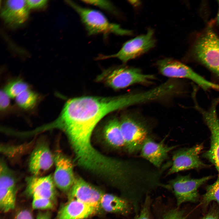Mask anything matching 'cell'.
Segmentation results:
<instances>
[{
	"label": "cell",
	"mask_w": 219,
	"mask_h": 219,
	"mask_svg": "<svg viewBox=\"0 0 219 219\" xmlns=\"http://www.w3.org/2000/svg\"><path fill=\"white\" fill-rule=\"evenodd\" d=\"M136 103V97L132 93L114 97L74 98L66 102L57 118L46 124L45 128L47 130L58 129L63 131L78 163L92 164L101 156L91 142L92 135L97 124L107 114L135 105Z\"/></svg>",
	"instance_id": "obj_1"
},
{
	"label": "cell",
	"mask_w": 219,
	"mask_h": 219,
	"mask_svg": "<svg viewBox=\"0 0 219 219\" xmlns=\"http://www.w3.org/2000/svg\"><path fill=\"white\" fill-rule=\"evenodd\" d=\"M155 78L153 75L144 74L138 68L119 66L104 70L96 80L114 89L119 90L136 84L150 83Z\"/></svg>",
	"instance_id": "obj_2"
},
{
	"label": "cell",
	"mask_w": 219,
	"mask_h": 219,
	"mask_svg": "<svg viewBox=\"0 0 219 219\" xmlns=\"http://www.w3.org/2000/svg\"><path fill=\"white\" fill-rule=\"evenodd\" d=\"M67 3L78 15L89 35L111 33L121 36L132 34L131 31L123 29L119 25L110 22L99 11L83 7L72 1H68Z\"/></svg>",
	"instance_id": "obj_3"
},
{
	"label": "cell",
	"mask_w": 219,
	"mask_h": 219,
	"mask_svg": "<svg viewBox=\"0 0 219 219\" xmlns=\"http://www.w3.org/2000/svg\"><path fill=\"white\" fill-rule=\"evenodd\" d=\"M197 61L211 74V82L219 85V37L208 30L197 40L193 48Z\"/></svg>",
	"instance_id": "obj_4"
},
{
	"label": "cell",
	"mask_w": 219,
	"mask_h": 219,
	"mask_svg": "<svg viewBox=\"0 0 219 219\" xmlns=\"http://www.w3.org/2000/svg\"><path fill=\"white\" fill-rule=\"evenodd\" d=\"M125 146L129 153L140 151L146 139L149 136V126L138 114L131 112L123 114L120 120Z\"/></svg>",
	"instance_id": "obj_5"
},
{
	"label": "cell",
	"mask_w": 219,
	"mask_h": 219,
	"mask_svg": "<svg viewBox=\"0 0 219 219\" xmlns=\"http://www.w3.org/2000/svg\"><path fill=\"white\" fill-rule=\"evenodd\" d=\"M163 75L173 78H182L193 81L204 91L211 89L219 91V85L209 81L183 63L171 58H165L157 62Z\"/></svg>",
	"instance_id": "obj_6"
},
{
	"label": "cell",
	"mask_w": 219,
	"mask_h": 219,
	"mask_svg": "<svg viewBox=\"0 0 219 219\" xmlns=\"http://www.w3.org/2000/svg\"><path fill=\"white\" fill-rule=\"evenodd\" d=\"M219 103V97L214 99L209 108L205 109L202 107L197 101L193 103V107L202 115L209 128L211 134L210 145L208 150L203 154L215 167L218 172L219 178V119L217 113V106Z\"/></svg>",
	"instance_id": "obj_7"
},
{
	"label": "cell",
	"mask_w": 219,
	"mask_h": 219,
	"mask_svg": "<svg viewBox=\"0 0 219 219\" xmlns=\"http://www.w3.org/2000/svg\"><path fill=\"white\" fill-rule=\"evenodd\" d=\"M212 178V176H208L194 179L189 175H178L164 183L162 188L173 193L179 207L185 203L197 202L199 198L198 189Z\"/></svg>",
	"instance_id": "obj_8"
},
{
	"label": "cell",
	"mask_w": 219,
	"mask_h": 219,
	"mask_svg": "<svg viewBox=\"0 0 219 219\" xmlns=\"http://www.w3.org/2000/svg\"><path fill=\"white\" fill-rule=\"evenodd\" d=\"M154 32L149 29L146 34L137 36L125 43L117 53L109 55H101L97 60L116 58L125 63L137 57L153 48L155 44Z\"/></svg>",
	"instance_id": "obj_9"
},
{
	"label": "cell",
	"mask_w": 219,
	"mask_h": 219,
	"mask_svg": "<svg viewBox=\"0 0 219 219\" xmlns=\"http://www.w3.org/2000/svg\"><path fill=\"white\" fill-rule=\"evenodd\" d=\"M203 149L202 144L191 148H181L174 151L172 164L167 175L207 166L200 159L199 155Z\"/></svg>",
	"instance_id": "obj_10"
},
{
	"label": "cell",
	"mask_w": 219,
	"mask_h": 219,
	"mask_svg": "<svg viewBox=\"0 0 219 219\" xmlns=\"http://www.w3.org/2000/svg\"><path fill=\"white\" fill-rule=\"evenodd\" d=\"M55 169L53 180L56 187L61 191L68 193L76 178L74 173V166L71 160L61 151L54 154Z\"/></svg>",
	"instance_id": "obj_11"
},
{
	"label": "cell",
	"mask_w": 219,
	"mask_h": 219,
	"mask_svg": "<svg viewBox=\"0 0 219 219\" xmlns=\"http://www.w3.org/2000/svg\"><path fill=\"white\" fill-rule=\"evenodd\" d=\"M103 193L100 191L80 178H76L68 193V200H76L94 207L98 210Z\"/></svg>",
	"instance_id": "obj_12"
},
{
	"label": "cell",
	"mask_w": 219,
	"mask_h": 219,
	"mask_svg": "<svg viewBox=\"0 0 219 219\" xmlns=\"http://www.w3.org/2000/svg\"><path fill=\"white\" fill-rule=\"evenodd\" d=\"M26 192L31 196H37L49 199L55 203L56 186L53 176H40L32 175L26 178Z\"/></svg>",
	"instance_id": "obj_13"
},
{
	"label": "cell",
	"mask_w": 219,
	"mask_h": 219,
	"mask_svg": "<svg viewBox=\"0 0 219 219\" xmlns=\"http://www.w3.org/2000/svg\"><path fill=\"white\" fill-rule=\"evenodd\" d=\"M29 9L26 0H7L3 6L1 15L6 24L15 28L27 21L29 16Z\"/></svg>",
	"instance_id": "obj_14"
},
{
	"label": "cell",
	"mask_w": 219,
	"mask_h": 219,
	"mask_svg": "<svg viewBox=\"0 0 219 219\" xmlns=\"http://www.w3.org/2000/svg\"><path fill=\"white\" fill-rule=\"evenodd\" d=\"M165 138L159 143L155 142L150 136L144 141L140 150V156L154 167L160 168L168 157L169 153L177 146H168L164 143Z\"/></svg>",
	"instance_id": "obj_15"
},
{
	"label": "cell",
	"mask_w": 219,
	"mask_h": 219,
	"mask_svg": "<svg viewBox=\"0 0 219 219\" xmlns=\"http://www.w3.org/2000/svg\"><path fill=\"white\" fill-rule=\"evenodd\" d=\"M54 164V155L46 144H38L32 151L29 162V171L33 176H39Z\"/></svg>",
	"instance_id": "obj_16"
},
{
	"label": "cell",
	"mask_w": 219,
	"mask_h": 219,
	"mask_svg": "<svg viewBox=\"0 0 219 219\" xmlns=\"http://www.w3.org/2000/svg\"><path fill=\"white\" fill-rule=\"evenodd\" d=\"M98 210L79 201L68 200L60 208L56 219H85L95 214Z\"/></svg>",
	"instance_id": "obj_17"
},
{
	"label": "cell",
	"mask_w": 219,
	"mask_h": 219,
	"mask_svg": "<svg viewBox=\"0 0 219 219\" xmlns=\"http://www.w3.org/2000/svg\"><path fill=\"white\" fill-rule=\"evenodd\" d=\"M100 205L104 211L111 213L127 214L133 208L130 203L125 198L110 194H103Z\"/></svg>",
	"instance_id": "obj_18"
},
{
	"label": "cell",
	"mask_w": 219,
	"mask_h": 219,
	"mask_svg": "<svg viewBox=\"0 0 219 219\" xmlns=\"http://www.w3.org/2000/svg\"><path fill=\"white\" fill-rule=\"evenodd\" d=\"M103 133L105 140L110 146L115 148L125 146L120 120L116 117L110 118L106 123Z\"/></svg>",
	"instance_id": "obj_19"
},
{
	"label": "cell",
	"mask_w": 219,
	"mask_h": 219,
	"mask_svg": "<svg viewBox=\"0 0 219 219\" xmlns=\"http://www.w3.org/2000/svg\"><path fill=\"white\" fill-rule=\"evenodd\" d=\"M0 187L16 192V182L14 173L2 160L0 162Z\"/></svg>",
	"instance_id": "obj_20"
},
{
	"label": "cell",
	"mask_w": 219,
	"mask_h": 219,
	"mask_svg": "<svg viewBox=\"0 0 219 219\" xmlns=\"http://www.w3.org/2000/svg\"><path fill=\"white\" fill-rule=\"evenodd\" d=\"M16 192L0 187V208L6 213L13 210L15 207Z\"/></svg>",
	"instance_id": "obj_21"
},
{
	"label": "cell",
	"mask_w": 219,
	"mask_h": 219,
	"mask_svg": "<svg viewBox=\"0 0 219 219\" xmlns=\"http://www.w3.org/2000/svg\"><path fill=\"white\" fill-rule=\"evenodd\" d=\"M17 104L25 109L33 108L35 105L37 100L36 94L30 88L23 91L15 98Z\"/></svg>",
	"instance_id": "obj_22"
},
{
	"label": "cell",
	"mask_w": 219,
	"mask_h": 219,
	"mask_svg": "<svg viewBox=\"0 0 219 219\" xmlns=\"http://www.w3.org/2000/svg\"><path fill=\"white\" fill-rule=\"evenodd\" d=\"M29 89V86L26 83L20 80H17L8 84L4 90L10 98H15Z\"/></svg>",
	"instance_id": "obj_23"
},
{
	"label": "cell",
	"mask_w": 219,
	"mask_h": 219,
	"mask_svg": "<svg viewBox=\"0 0 219 219\" xmlns=\"http://www.w3.org/2000/svg\"><path fill=\"white\" fill-rule=\"evenodd\" d=\"M213 201L219 204V178H218L214 183L207 186L206 192L203 196V204L207 205Z\"/></svg>",
	"instance_id": "obj_24"
},
{
	"label": "cell",
	"mask_w": 219,
	"mask_h": 219,
	"mask_svg": "<svg viewBox=\"0 0 219 219\" xmlns=\"http://www.w3.org/2000/svg\"><path fill=\"white\" fill-rule=\"evenodd\" d=\"M32 205L35 210H50L53 209L55 203L51 200L44 197L33 196Z\"/></svg>",
	"instance_id": "obj_25"
},
{
	"label": "cell",
	"mask_w": 219,
	"mask_h": 219,
	"mask_svg": "<svg viewBox=\"0 0 219 219\" xmlns=\"http://www.w3.org/2000/svg\"><path fill=\"white\" fill-rule=\"evenodd\" d=\"M151 199L149 195L144 200L139 212L134 219H152L151 216Z\"/></svg>",
	"instance_id": "obj_26"
},
{
	"label": "cell",
	"mask_w": 219,
	"mask_h": 219,
	"mask_svg": "<svg viewBox=\"0 0 219 219\" xmlns=\"http://www.w3.org/2000/svg\"><path fill=\"white\" fill-rule=\"evenodd\" d=\"M82 1L85 3L96 6L111 12L114 13L116 11L114 5L108 1L83 0Z\"/></svg>",
	"instance_id": "obj_27"
},
{
	"label": "cell",
	"mask_w": 219,
	"mask_h": 219,
	"mask_svg": "<svg viewBox=\"0 0 219 219\" xmlns=\"http://www.w3.org/2000/svg\"><path fill=\"white\" fill-rule=\"evenodd\" d=\"M0 107L1 110H5L10 105V98L4 90L0 92Z\"/></svg>",
	"instance_id": "obj_28"
},
{
	"label": "cell",
	"mask_w": 219,
	"mask_h": 219,
	"mask_svg": "<svg viewBox=\"0 0 219 219\" xmlns=\"http://www.w3.org/2000/svg\"><path fill=\"white\" fill-rule=\"evenodd\" d=\"M27 3L29 9H40L45 7L47 3L46 0H28Z\"/></svg>",
	"instance_id": "obj_29"
},
{
	"label": "cell",
	"mask_w": 219,
	"mask_h": 219,
	"mask_svg": "<svg viewBox=\"0 0 219 219\" xmlns=\"http://www.w3.org/2000/svg\"><path fill=\"white\" fill-rule=\"evenodd\" d=\"M14 219H33L30 212L27 209H23L16 214Z\"/></svg>",
	"instance_id": "obj_30"
},
{
	"label": "cell",
	"mask_w": 219,
	"mask_h": 219,
	"mask_svg": "<svg viewBox=\"0 0 219 219\" xmlns=\"http://www.w3.org/2000/svg\"><path fill=\"white\" fill-rule=\"evenodd\" d=\"M36 219H51V214L48 211L39 212Z\"/></svg>",
	"instance_id": "obj_31"
},
{
	"label": "cell",
	"mask_w": 219,
	"mask_h": 219,
	"mask_svg": "<svg viewBox=\"0 0 219 219\" xmlns=\"http://www.w3.org/2000/svg\"><path fill=\"white\" fill-rule=\"evenodd\" d=\"M201 219H219V216L216 212H210Z\"/></svg>",
	"instance_id": "obj_32"
},
{
	"label": "cell",
	"mask_w": 219,
	"mask_h": 219,
	"mask_svg": "<svg viewBox=\"0 0 219 219\" xmlns=\"http://www.w3.org/2000/svg\"><path fill=\"white\" fill-rule=\"evenodd\" d=\"M218 6H219V9H218V12L217 13V22L219 24V0L218 1Z\"/></svg>",
	"instance_id": "obj_33"
},
{
	"label": "cell",
	"mask_w": 219,
	"mask_h": 219,
	"mask_svg": "<svg viewBox=\"0 0 219 219\" xmlns=\"http://www.w3.org/2000/svg\"></svg>",
	"instance_id": "obj_34"
},
{
	"label": "cell",
	"mask_w": 219,
	"mask_h": 219,
	"mask_svg": "<svg viewBox=\"0 0 219 219\" xmlns=\"http://www.w3.org/2000/svg\"><path fill=\"white\" fill-rule=\"evenodd\" d=\"M196 86V85H193V86H192V87H193V86Z\"/></svg>",
	"instance_id": "obj_35"
},
{
	"label": "cell",
	"mask_w": 219,
	"mask_h": 219,
	"mask_svg": "<svg viewBox=\"0 0 219 219\" xmlns=\"http://www.w3.org/2000/svg\"><path fill=\"white\" fill-rule=\"evenodd\" d=\"M192 85V86H193V85Z\"/></svg>",
	"instance_id": "obj_36"
},
{
	"label": "cell",
	"mask_w": 219,
	"mask_h": 219,
	"mask_svg": "<svg viewBox=\"0 0 219 219\" xmlns=\"http://www.w3.org/2000/svg\"><path fill=\"white\" fill-rule=\"evenodd\" d=\"M194 85V84H193V85Z\"/></svg>",
	"instance_id": "obj_37"
}]
</instances>
